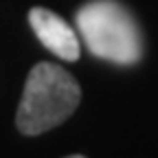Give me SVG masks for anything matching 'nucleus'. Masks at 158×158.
<instances>
[{"label":"nucleus","mask_w":158,"mask_h":158,"mask_svg":"<svg viewBox=\"0 0 158 158\" xmlns=\"http://www.w3.org/2000/svg\"><path fill=\"white\" fill-rule=\"evenodd\" d=\"M81 101V88L77 79L62 66L42 62L31 68L22 101L18 106L15 125L27 136L44 134L77 110Z\"/></svg>","instance_id":"obj_1"},{"label":"nucleus","mask_w":158,"mask_h":158,"mask_svg":"<svg viewBox=\"0 0 158 158\" xmlns=\"http://www.w3.org/2000/svg\"><path fill=\"white\" fill-rule=\"evenodd\" d=\"M77 27L90 53L130 66L143 55V40L130 11L114 0H92L77 13Z\"/></svg>","instance_id":"obj_2"},{"label":"nucleus","mask_w":158,"mask_h":158,"mask_svg":"<svg viewBox=\"0 0 158 158\" xmlns=\"http://www.w3.org/2000/svg\"><path fill=\"white\" fill-rule=\"evenodd\" d=\"M29 22H31L35 35L40 37V42L51 53H55L59 59H64V62H77L79 59L81 51H79L77 33L64 18H59L51 9L33 7L29 11Z\"/></svg>","instance_id":"obj_3"}]
</instances>
